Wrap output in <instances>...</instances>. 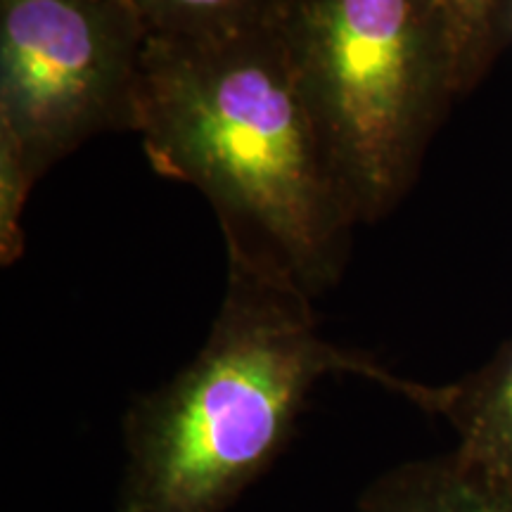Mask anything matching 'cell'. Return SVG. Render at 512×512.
Wrapping results in <instances>:
<instances>
[{
	"label": "cell",
	"instance_id": "obj_1",
	"mask_svg": "<svg viewBox=\"0 0 512 512\" xmlns=\"http://www.w3.org/2000/svg\"><path fill=\"white\" fill-rule=\"evenodd\" d=\"M136 133L157 174L207 197L226 247L311 299L339 283L358 221L268 15L216 41L147 38Z\"/></svg>",
	"mask_w": 512,
	"mask_h": 512
},
{
	"label": "cell",
	"instance_id": "obj_2",
	"mask_svg": "<svg viewBox=\"0 0 512 512\" xmlns=\"http://www.w3.org/2000/svg\"><path fill=\"white\" fill-rule=\"evenodd\" d=\"M228 249V285L207 342L124 415L119 512H223L290 444L318 380L356 375L425 411L432 384L389 373L318 332L313 299Z\"/></svg>",
	"mask_w": 512,
	"mask_h": 512
},
{
	"label": "cell",
	"instance_id": "obj_3",
	"mask_svg": "<svg viewBox=\"0 0 512 512\" xmlns=\"http://www.w3.org/2000/svg\"><path fill=\"white\" fill-rule=\"evenodd\" d=\"M268 22L323 133L358 223L413 188L456 102L434 0H275Z\"/></svg>",
	"mask_w": 512,
	"mask_h": 512
},
{
	"label": "cell",
	"instance_id": "obj_4",
	"mask_svg": "<svg viewBox=\"0 0 512 512\" xmlns=\"http://www.w3.org/2000/svg\"><path fill=\"white\" fill-rule=\"evenodd\" d=\"M145 24L126 0H0V259L24 252L22 211L76 147L138 128Z\"/></svg>",
	"mask_w": 512,
	"mask_h": 512
},
{
	"label": "cell",
	"instance_id": "obj_5",
	"mask_svg": "<svg viewBox=\"0 0 512 512\" xmlns=\"http://www.w3.org/2000/svg\"><path fill=\"white\" fill-rule=\"evenodd\" d=\"M427 413L453 427L460 465L512 491V337L475 373L434 387Z\"/></svg>",
	"mask_w": 512,
	"mask_h": 512
},
{
	"label": "cell",
	"instance_id": "obj_6",
	"mask_svg": "<svg viewBox=\"0 0 512 512\" xmlns=\"http://www.w3.org/2000/svg\"><path fill=\"white\" fill-rule=\"evenodd\" d=\"M356 512H512V491L444 453L382 472L358 498Z\"/></svg>",
	"mask_w": 512,
	"mask_h": 512
},
{
	"label": "cell",
	"instance_id": "obj_7",
	"mask_svg": "<svg viewBox=\"0 0 512 512\" xmlns=\"http://www.w3.org/2000/svg\"><path fill=\"white\" fill-rule=\"evenodd\" d=\"M456 60L458 95L475 91L512 48V0H434Z\"/></svg>",
	"mask_w": 512,
	"mask_h": 512
},
{
	"label": "cell",
	"instance_id": "obj_8",
	"mask_svg": "<svg viewBox=\"0 0 512 512\" xmlns=\"http://www.w3.org/2000/svg\"><path fill=\"white\" fill-rule=\"evenodd\" d=\"M147 38L200 43L235 36L261 24L275 0H126Z\"/></svg>",
	"mask_w": 512,
	"mask_h": 512
}]
</instances>
